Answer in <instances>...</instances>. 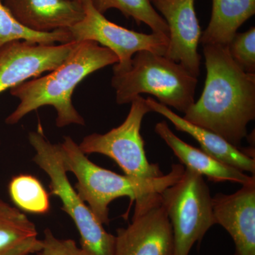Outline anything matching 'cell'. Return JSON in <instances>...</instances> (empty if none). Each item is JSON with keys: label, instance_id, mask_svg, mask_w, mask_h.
<instances>
[{"label": "cell", "instance_id": "19", "mask_svg": "<svg viewBox=\"0 0 255 255\" xmlns=\"http://www.w3.org/2000/svg\"><path fill=\"white\" fill-rule=\"evenodd\" d=\"M8 191L11 201L20 211L38 215L49 212V194L34 176L23 174L13 177Z\"/></svg>", "mask_w": 255, "mask_h": 255}, {"label": "cell", "instance_id": "9", "mask_svg": "<svg viewBox=\"0 0 255 255\" xmlns=\"http://www.w3.org/2000/svg\"><path fill=\"white\" fill-rule=\"evenodd\" d=\"M134 202L131 223L117 230L115 255H173L172 226L160 193Z\"/></svg>", "mask_w": 255, "mask_h": 255}, {"label": "cell", "instance_id": "1", "mask_svg": "<svg viewBox=\"0 0 255 255\" xmlns=\"http://www.w3.org/2000/svg\"><path fill=\"white\" fill-rule=\"evenodd\" d=\"M204 46L206 78L200 98L184 113L188 122L240 147L255 119V73L244 71L227 46Z\"/></svg>", "mask_w": 255, "mask_h": 255}, {"label": "cell", "instance_id": "7", "mask_svg": "<svg viewBox=\"0 0 255 255\" xmlns=\"http://www.w3.org/2000/svg\"><path fill=\"white\" fill-rule=\"evenodd\" d=\"M125 121L105 134L86 135L79 144L85 154H101L113 159L125 175L135 179H154L164 175L158 164L150 163L140 134L146 114L152 112L145 98L138 96L132 101Z\"/></svg>", "mask_w": 255, "mask_h": 255}, {"label": "cell", "instance_id": "18", "mask_svg": "<svg viewBox=\"0 0 255 255\" xmlns=\"http://www.w3.org/2000/svg\"><path fill=\"white\" fill-rule=\"evenodd\" d=\"M27 41L43 45H54L73 42L68 29L48 33L32 31L16 19L0 0V48L14 41Z\"/></svg>", "mask_w": 255, "mask_h": 255}, {"label": "cell", "instance_id": "25", "mask_svg": "<svg viewBox=\"0 0 255 255\" xmlns=\"http://www.w3.org/2000/svg\"><path fill=\"white\" fill-rule=\"evenodd\" d=\"M0 145H1V141H0Z\"/></svg>", "mask_w": 255, "mask_h": 255}, {"label": "cell", "instance_id": "14", "mask_svg": "<svg viewBox=\"0 0 255 255\" xmlns=\"http://www.w3.org/2000/svg\"><path fill=\"white\" fill-rule=\"evenodd\" d=\"M145 100L152 112L160 114L169 120L177 130L186 132L194 137L200 144L201 150L206 153L241 172H250L255 175V159L248 152L233 145L218 134L190 123L172 112L169 107L159 103L152 97H148Z\"/></svg>", "mask_w": 255, "mask_h": 255}, {"label": "cell", "instance_id": "21", "mask_svg": "<svg viewBox=\"0 0 255 255\" xmlns=\"http://www.w3.org/2000/svg\"><path fill=\"white\" fill-rule=\"evenodd\" d=\"M227 47L231 58L244 71L255 73V27L237 33Z\"/></svg>", "mask_w": 255, "mask_h": 255}, {"label": "cell", "instance_id": "26", "mask_svg": "<svg viewBox=\"0 0 255 255\" xmlns=\"http://www.w3.org/2000/svg\"><path fill=\"white\" fill-rule=\"evenodd\" d=\"M2 1H4V0H2Z\"/></svg>", "mask_w": 255, "mask_h": 255}, {"label": "cell", "instance_id": "23", "mask_svg": "<svg viewBox=\"0 0 255 255\" xmlns=\"http://www.w3.org/2000/svg\"><path fill=\"white\" fill-rule=\"evenodd\" d=\"M77 1H83V0H77Z\"/></svg>", "mask_w": 255, "mask_h": 255}, {"label": "cell", "instance_id": "8", "mask_svg": "<svg viewBox=\"0 0 255 255\" xmlns=\"http://www.w3.org/2000/svg\"><path fill=\"white\" fill-rule=\"evenodd\" d=\"M85 16L80 22L69 28L73 41H92L112 50L119 62L114 73L127 71L130 68L134 55L141 50H148L165 55L169 37L152 33H140L116 24L94 7L90 0L82 1Z\"/></svg>", "mask_w": 255, "mask_h": 255}, {"label": "cell", "instance_id": "13", "mask_svg": "<svg viewBox=\"0 0 255 255\" xmlns=\"http://www.w3.org/2000/svg\"><path fill=\"white\" fill-rule=\"evenodd\" d=\"M3 2L23 26L41 33L69 29L85 16L83 3L77 0H4Z\"/></svg>", "mask_w": 255, "mask_h": 255}, {"label": "cell", "instance_id": "22", "mask_svg": "<svg viewBox=\"0 0 255 255\" xmlns=\"http://www.w3.org/2000/svg\"><path fill=\"white\" fill-rule=\"evenodd\" d=\"M42 243L41 250L36 255H87L73 240L55 237L49 228L45 229Z\"/></svg>", "mask_w": 255, "mask_h": 255}, {"label": "cell", "instance_id": "11", "mask_svg": "<svg viewBox=\"0 0 255 255\" xmlns=\"http://www.w3.org/2000/svg\"><path fill=\"white\" fill-rule=\"evenodd\" d=\"M195 0H152L151 4L169 28L165 56L180 64L197 78L201 57L198 52L201 32L196 16Z\"/></svg>", "mask_w": 255, "mask_h": 255}, {"label": "cell", "instance_id": "4", "mask_svg": "<svg viewBox=\"0 0 255 255\" xmlns=\"http://www.w3.org/2000/svg\"><path fill=\"white\" fill-rule=\"evenodd\" d=\"M198 80L180 64L148 50L137 52L128 70L114 73L112 86L119 105L130 104L141 94L185 113L195 102Z\"/></svg>", "mask_w": 255, "mask_h": 255}, {"label": "cell", "instance_id": "16", "mask_svg": "<svg viewBox=\"0 0 255 255\" xmlns=\"http://www.w3.org/2000/svg\"><path fill=\"white\" fill-rule=\"evenodd\" d=\"M36 226L26 214L0 199V255H30L41 251Z\"/></svg>", "mask_w": 255, "mask_h": 255}, {"label": "cell", "instance_id": "20", "mask_svg": "<svg viewBox=\"0 0 255 255\" xmlns=\"http://www.w3.org/2000/svg\"><path fill=\"white\" fill-rule=\"evenodd\" d=\"M99 12L117 9L127 18H132L137 24L145 23L152 33L169 37V28L162 16L156 11L150 0H90Z\"/></svg>", "mask_w": 255, "mask_h": 255}, {"label": "cell", "instance_id": "2", "mask_svg": "<svg viewBox=\"0 0 255 255\" xmlns=\"http://www.w3.org/2000/svg\"><path fill=\"white\" fill-rule=\"evenodd\" d=\"M118 62V57L109 48L95 41L78 42L73 53L59 67L44 76L31 79L10 90L19 104L5 122L15 125L33 111L51 106L56 111L55 124L58 128L72 124L85 126V119L73 104L74 90L88 75Z\"/></svg>", "mask_w": 255, "mask_h": 255}, {"label": "cell", "instance_id": "12", "mask_svg": "<svg viewBox=\"0 0 255 255\" xmlns=\"http://www.w3.org/2000/svg\"><path fill=\"white\" fill-rule=\"evenodd\" d=\"M231 194L212 197L215 223L232 238L234 255H255V182Z\"/></svg>", "mask_w": 255, "mask_h": 255}, {"label": "cell", "instance_id": "17", "mask_svg": "<svg viewBox=\"0 0 255 255\" xmlns=\"http://www.w3.org/2000/svg\"><path fill=\"white\" fill-rule=\"evenodd\" d=\"M255 14V0H212L211 19L200 43L228 46L238 28Z\"/></svg>", "mask_w": 255, "mask_h": 255}, {"label": "cell", "instance_id": "10", "mask_svg": "<svg viewBox=\"0 0 255 255\" xmlns=\"http://www.w3.org/2000/svg\"><path fill=\"white\" fill-rule=\"evenodd\" d=\"M78 42L43 45L14 41L0 48V94L59 67Z\"/></svg>", "mask_w": 255, "mask_h": 255}, {"label": "cell", "instance_id": "24", "mask_svg": "<svg viewBox=\"0 0 255 255\" xmlns=\"http://www.w3.org/2000/svg\"><path fill=\"white\" fill-rule=\"evenodd\" d=\"M150 2H151V1H152V0H150Z\"/></svg>", "mask_w": 255, "mask_h": 255}, {"label": "cell", "instance_id": "3", "mask_svg": "<svg viewBox=\"0 0 255 255\" xmlns=\"http://www.w3.org/2000/svg\"><path fill=\"white\" fill-rule=\"evenodd\" d=\"M60 158L67 172L75 174L80 199L103 225L110 223L109 206L112 201L127 196L130 203L150 193H161L177 182L184 172L181 164L172 165L170 172L154 179H140L115 173L92 162L70 136L58 143Z\"/></svg>", "mask_w": 255, "mask_h": 255}, {"label": "cell", "instance_id": "15", "mask_svg": "<svg viewBox=\"0 0 255 255\" xmlns=\"http://www.w3.org/2000/svg\"><path fill=\"white\" fill-rule=\"evenodd\" d=\"M155 131L169 146L185 168L205 176L214 182H230L241 185L255 182V175L248 176L239 169L223 163L201 149L183 141L171 130L165 121L155 125Z\"/></svg>", "mask_w": 255, "mask_h": 255}, {"label": "cell", "instance_id": "6", "mask_svg": "<svg viewBox=\"0 0 255 255\" xmlns=\"http://www.w3.org/2000/svg\"><path fill=\"white\" fill-rule=\"evenodd\" d=\"M173 234V255H189L216 225L212 197L204 177L184 169L182 177L160 193Z\"/></svg>", "mask_w": 255, "mask_h": 255}, {"label": "cell", "instance_id": "5", "mask_svg": "<svg viewBox=\"0 0 255 255\" xmlns=\"http://www.w3.org/2000/svg\"><path fill=\"white\" fill-rule=\"evenodd\" d=\"M28 138L36 152L33 162L50 178V194L59 198L62 210L69 215L78 228L82 249L87 255H115V236L106 231L70 184L58 144L51 143L41 128L30 132Z\"/></svg>", "mask_w": 255, "mask_h": 255}]
</instances>
